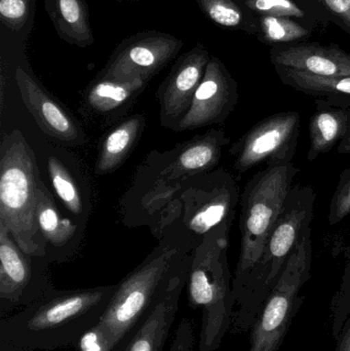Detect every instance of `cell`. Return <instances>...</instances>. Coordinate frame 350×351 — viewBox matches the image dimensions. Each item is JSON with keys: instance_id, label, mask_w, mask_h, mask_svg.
<instances>
[{"instance_id": "obj_1", "label": "cell", "mask_w": 350, "mask_h": 351, "mask_svg": "<svg viewBox=\"0 0 350 351\" xmlns=\"http://www.w3.org/2000/svg\"><path fill=\"white\" fill-rule=\"evenodd\" d=\"M116 285L51 290L32 304L0 319V336L29 351L74 346L102 319Z\"/></svg>"}, {"instance_id": "obj_2", "label": "cell", "mask_w": 350, "mask_h": 351, "mask_svg": "<svg viewBox=\"0 0 350 351\" xmlns=\"http://www.w3.org/2000/svg\"><path fill=\"white\" fill-rule=\"evenodd\" d=\"M191 257L180 245L162 243L116 285L106 311L94 327L107 351H116L125 344Z\"/></svg>"}, {"instance_id": "obj_3", "label": "cell", "mask_w": 350, "mask_h": 351, "mask_svg": "<svg viewBox=\"0 0 350 351\" xmlns=\"http://www.w3.org/2000/svg\"><path fill=\"white\" fill-rule=\"evenodd\" d=\"M316 193L310 185L293 186L264 249L247 278L234 313L232 330L245 333L252 328L265 299L281 278L292 253L314 218Z\"/></svg>"}, {"instance_id": "obj_4", "label": "cell", "mask_w": 350, "mask_h": 351, "mask_svg": "<svg viewBox=\"0 0 350 351\" xmlns=\"http://www.w3.org/2000/svg\"><path fill=\"white\" fill-rule=\"evenodd\" d=\"M230 227H218L193 250L187 280L189 305L201 309L199 351H215L232 329L236 299L227 250Z\"/></svg>"}, {"instance_id": "obj_5", "label": "cell", "mask_w": 350, "mask_h": 351, "mask_svg": "<svg viewBox=\"0 0 350 351\" xmlns=\"http://www.w3.org/2000/svg\"><path fill=\"white\" fill-rule=\"evenodd\" d=\"M39 179L34 152L18 130L0 146V222L16 245L31 257L45 256V243L36 220Z\"/></svg>"}, {"instance_id": "obj_6", "label": "cell", "mask_w": 350, "mask_h": 351, "mask_svg": "<svg viewBox=\"0 0 350 351\" xmlns=\"http://www.w3.org/2000/svg\"><path fill=\"white\" fill-rule=\"evenodd\" d=\"M299 172L293 162L269 166L253 176L245 186L240 200V257L232 282L236 303L281 216L286 198Z\"/></svg>"}, {"instance_id": "obj_7", "label": "cell", "mask_w": 350, "mask_h": 351, "mask_svg": "<svg viewBox=\"0 0 350 351\" xmlns=\"http://www.w3.org/2000/svg\"><path fill=\"white\" fill-rule=\"evenodd\" d=\"M312 261V227H308L251 328L249 351L279 350L303 301L298 294L310 280Z\"/></svg>"}, {"instance_id": "obj_8", "label": "cell", "mask_w": 350, "mask_h": 351, "mask_svg": "<svg viewBox=\"0 0 350 351\" xmlns=\"http://www.w3.org/2000/svg\"><path fill=\"white\" fill-rule=\"evenodd\" d=\"M177 193L181 224L192 237L195 247L214 229L232 227L240 195L236 179L227 171L217 169L197 176Z\"/></svg>"}, {"instance_id": "obj_9", "label": "cell", "mask_w": 350, "mask_h": 351, "mask_svg": "<svg viewBox=\"0 0 350 351\" xmlns=\"http://www.w3.org/2000/svg\"><path fill=\"white\" fill-rule=\"evenodd\" d=\"M230 139L223 130L211 129L203 135L177 146L166 154V162L158 169L148 191L142 198L145 210H158L172 199L186 182L215 170Z\"/></svg>"}, {"instance_id": "obj_10", "label": "cell", "mask_w": 350, "mask_h": 351, "mask_svg": "<svg viewBox=\"0 0 350 351\" xmlns=\"http://www.w3.org/2000/svg\"><path fill=\"white\" fill-rule=\"evenodd\" d=\"M300 125L301 117L297 111H282L253 125L229 149L234 170L244 174L261 165L293 162Z\"/></svg>"}, {"instance_id": "obj_11", "label": "cell", "mask_w": 350, "mask_h": 351, "mask_svg": "<svg viewBox=\"0 0 350 351\" xmlns=\"http://www.w3.org/2000/svg\"><path fill=\"white\" fill-rule=\"evenodd\" d=\"M182 39L162 31L136 33L118 43L99 77L149 82L178 56Z\"/></svg>"}, {"instance_id": "obj_12", "label": "cell", "mask_w": 350, "mask_h": 351, "mask_svg": "<svg viewBox=\"0 0 350 351\" xmlns=\"http://www.w3.org/2000/svg\"><path fill=\"white\" fill-rule=\"evenodd\" d=\"M0 222V317L32 304L53 290L42 269L32 263Z\"/></svg>"}, {"instance_id": "obj_13", "label": "cell", "mask_w": 350, "mask_h": 351, "mask_svg": "<svg viewBox=\"0 0 350 351\" xmlns=\"http://www.w3.org/2000/svg\"><path fill=\"white\" fill-rule=\"evenodd\" d=\"M211 57L207 47L197 43L176 60L156 93L162 127L178 132L181 121L190 108L193 96L203 80Z\"/></svg>"}, {"instance_id": "obj_14", "label": "cell", "mask_w": 350, "mask_h": 351, "mask_svg": "<svg viewBox=\"0 0 350 351\" xmlns=\"http://www.w3.org/2000/svg\"><path fill=\"white\" fill-rule=\"evenodd\" d=\"M238 101V82L218 58L211 57L178 132L223 125Z\"/></svg>"}, {"instance_id": "obj_15", "label": "cell", "mask_w": 350, "mask_h": 351, "mask_svg": "<svg viewBox=\"0 0 350 351\" xmlns=\"http://www.w3.org/2000/svg\"><path fill=\"white\" fill-rule=\"evenodd\" d=\"M14 80L23 103L43 133L72 145L86 141L84 130L78 121L55 100L34 76L22 67L14 71Z\"/></svg>"}, {"instance_id": "obj_16", "label": "cell", "mask_w": 350, "mask_h": 351, "mask_svg": "<svg viewBox=\"0 0 350 351\" xmlns=\"http://www.w3.org/2000/svg\"><path fill=\"white\" fill-rule=\"evenodd\" d=\"M192 258V257H191ZM191 260L175 276L166 292L116 351H162L178 313L183 289L186 286Z\"/></svg>"}, {"instance_id": "obj_17", "label": "cell", "mask_w": 350, "mask_h": 351, "mask_svg": "<svg viewBox=\"0 0 350 351\" xmlns=\"http://www.w3.org/2000/svg\"><path fill=\"white\" fill-rule=\"evenodd\" d=\"M275 67L322 76H350V55L336 45L318 43L277 45L271 51Z\"/></svg>"}, {"instance_id": "obj_18", "label": "cell", "mask_w": 350, "mask_h": 351, "mask_svg": "<svg viewBox=\"0 0 350 351\" xmlns=\"http://www.w3.org/2000/svg\"><path fill=\"white\" fill-rule=\"evenodd\" d=\"M310 146L308 160H316L340 143L350 132V108L316 99V110L308 123Z\"/></svg>"}, {"instance_id": "obj_19", "label": "cell", "mask_w": 350, "mask_h": 351, "mask_svg": "<svg viewBox=\"0 0 350 351\" xmlns=\"http://www.w3.org/2000/svg\"><path fill=\"white\" fill-rule=\"evenodd\" d=\"M45 8L60 38L86 49L94 45L95 36L86 0H43Z\"/></svg>"}, {"instance_id": "obj_20", "label": "cell", "mask_w": 350, "mask_h": 351, "mask_svg": "<svg viewBox=\"0 0 350 351\" xmlns=\"http://www.w3.org/2000/svg\"><path fill=\"white\" fill-rule=\"evenodd\" d=\"M147 84L143 80H118L97 76L84 93V104L95 115L108 117L131 105Z\"/></svg>"}, {"instance_id": "obj_21", "label": "cell", "mask_w": 350, "mask_h": 351, "mask_svg": "<svg viewBox=\"0 0 350 351\" xmlns=\"http://www.w3.org/2000/svg\"><path fill=\"white\" fill-rule=\"evenodd\" d=\"M145 125L144 117L135 114L111 130L103 140L95 173L102 176L117 170L133 152Z\"/></svg>"}, {"instance_id": "obj_22", "label": "cell", "mask_w": 350, "mask_h": 351, "mask_svg": "<svg viewBox=\"0 0 350 351\" xmlns=\"http://www.w3.org/2000/svg\"><path fill=\"white\" fill-rule=\"evenodd\" d=\"M282 82L298 92L350 108V76H322L275 67Z\"/></svg>"}, {"instance_id": "obj_23", "label": "cell", "mask_w": 350, "mask_h": 351, "mask_svg": "<svg viewBox=\"0 0 350 351\" xmlns=\"http://www.w3.org/2000/svg\"><path fill=\"white\" fill-rule=\"evenodd\" d=\"M35 212L43 239L53 247H63L75 234V225L68 219L62 218L53 196L41 181L37 188Z\"/></svg>"}, {"instance_id": "obj_24", "label": "cell", "mask_w": 350, "mask_h": 351, "mask_svg": "<svg viewBox=\"0 0 350 351\" xmlns=\"http://www.w3.org/2000/svg\"><path fill=\"white\" fill-rule=\"evenodd\" d=\"M199 10L210 21L219 27L240 29L254 32L255 22L252 14L236 0H195Z\"/></svg>"}, {"instance_id": "obj_25", "label": "cell", "mask_w": 350, "mask_h": 351, "mask_svg": "<svg viewBox=\"0 0 350 351\" xmlns=\"http://www.w3.org/2000/svg\"><path fill=\"white\" fill-rule=\"evenodd\" d=\"M36 0H0L2 28L26 38L34 24Z\"/></svg>"}, {"instance_id": "obj_26", "label": "cell", "mask_w": 350, "mask_h": 351, "mask_svg": "<svg viewBox=\"0 0 350 351\" xmlns=\"http://www.w3.org/2000/svg\"><path fill=\"white\" fill-rule=\"evenodd\" d=\"M47 170L51 176L55 191L64 206L73 215L82 212V200L79 190L69 171L62 164L59 158L51 156L47 160Z\"/></svg>"}, {"instance_id": "obj_27", "label": "cell", "mask_w": 350, "mask_h": 351, "mask_svg": "<svg viewBox=\"0 0 350 351\" xmlns=\"http://www.w3.org/2000/svg\"><path fill=\"white\" fill-rule=\"evenodd\" d=\"M261 34L266 43H294L310 36V32L292 18L259 16Z\"/></svg>"}, {"instance_id": "obj_28", "label": "cell", "mask_w": 350, "mask_h": 351, "mask_svg": "<svg viewBox=\"0 0 350 351\" xmlns=\"http://www.w3.org/2000/svg\"><path fill=\"white\" fill-rule=\"evenodd\" d=\"M347 265L340 287L332 299V335L338 339L339 334L350 315V247H347Z\"/></svg>"}, {"instance_id": "obj_29", "label": "cell", "mask_w": 350, "mask_h": 351, "mask_svg": "<svg viewBox=\"0 0 350 351\" xmlns=\"http://www.w3.org/2000/svg\"><path fill=\"white\" fill-rule=\"evenodd\" d=\"M251 14L259 16L303 18V10L293 0H236Z\"/></svg>"}, {"instance_id": "obj_30", "label": "cell", "mask_w": 350, "mask_h": 351, "mask_svg": "<svg viewBox=\"0 0 350 351\" xmlns=\"http://www.w3.org/2000/svg\"><path fill=\"white\" fill-rule=\"evenodd\" d=\"M350 215V167L345 169L339 177L329 208L328 222L337 225Z\"/></svg>"}, {"instance_id": "obj_31", "label": "cell", "mask_w": 350, "mask_h": 351, "mask_svg": "<svg viewBox=\"0 0 350 351\" xmlns=\"http://www.w3.org/2000/svg\"><path fill=\"white\" fill-rule=\"evenodd\" d=\"M168 351H195V334L190 321L183 319L181 322Z\"/></svg>"}, {"instance_id": "obj_32", "label": "cell", "mask_w": 350, "mask_h": 351, "mask_svg": "<svg viewBox=\"0 0 350 351\" xmlns=\"http://www.w3.org/2000/svg\"><path fill=\"white\" fill-rule=\"evenodd\" d=\"M325 6L340 19L350 31V0H322Z\"/></svg>"}, {"instance_id": "obj_33", "label": "cell", "mask_w": 350, "mask_h": 351, "mask_svg": "<svg viewBox=\"0 0 350 351\" xmlns=\"http://www.w3.org/2000/svg\"><path fill=\"white\" fill-rule=\"evenodd\" d=\"M336 351H350V315L339 334Z\"/></svg>"}, {"instance_id": "obj_34", "label": "cell", "mask_w": 350, "mask_h": 351, "mask_svg": "<svg viewBox=\"0 0 350 351\" xmlns=\"http://www.w3.org/2000/svg\"><path fill=\"white\" fill-rule=\"evenodd\" d=\"M0 351H29L0 336Z\"/></svg>"}, {"instance_id": "obj_35", "label": "cell", "mask_w": 350, "mask_h": 351, "mask_svg": "<svg viewBox=\"0 0 350 351\" xmlns=\"http://www.w3.org/2000/svg\"><path fill=\"white\" fill-rule=\"evenodd\" d=\"M337 152L340 154H349L350 156V132L347 137L339 143Z\"/></svg>"}, {"instance_id": "obj_36", "label": "cell", "mask_w": 350, "mask_h": 351, "mask_svg": "<svg viewBox=\"0 0 350 351\" xmlns=\"http://www.w3.org/2000/svg\"><path fill=\"white\" fill-rule=\"evenodd\" d=\"M116 1H143V0H116Z\"/></svg>"}]
</instances>
